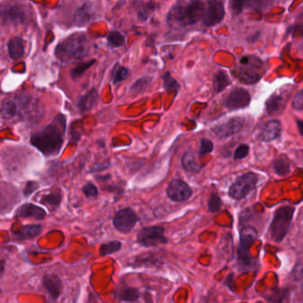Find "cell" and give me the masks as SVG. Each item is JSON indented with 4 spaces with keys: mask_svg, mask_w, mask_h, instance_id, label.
Wrapping results in <instances>:
<instances>
[{
    "mask_svg": "<svg viewBox=\"0 0 303 303\" xmlns=\"http://www.w3.org/2000/svg\"><path fill=\"white\" fill-rule=\"evenodd\" d=\"M64 130V118L59 116L54 123L35 133L31 137V144L45 155L57 154L62 146Z\"/></svg>",
    "mask_w": 303,
    "mask_h": 303,
    "instance_id": "6da1fadb",
    "label": "cell"
},
{
    "mask_svg": "<svg viewBox=\"0 0 303 303\" xmlns=\"http://www.w3.org/2000/svg\"><path fill=\"white\" fill-rule=\"evenodd\" d=\"M204 8L203 0H190L186 4L177 3L168 12L167 21L171 26L175 24L186 27L196 24L202 20Z\"/></svg>",
    "mask_w": 303,
    "mask_h": 303,
    "instance_id": "7a4b0ae2",
    "label": "cell"
},
{
    "mask_svg": "<svg viewBox=\"0 0 303 303\" xmlns=\"http://www.w3.org/2000/svg\"><path fill=\"white\" fill-rule=\"evenodd\" d=\"M258 232L252 226H245L240 230L238 250V267L242 272H250L258 269L260 264L250 253V246L257 240Z\"/></svg>",
    "mask_w": 303,
    "mask_h": 303,
    "instance_id": "3957f363",
    "label": "cell"
},
{
    "mask_svg": "<svg viewBox=\"0 0 303 303\" xmlns=\"http://www.w3.org/2000/svg\"><path fill=\"white\" fill-rule=\"evenodd\" d=\"M232 72L241 83L254 84L263 78L266 73V67L263 60L255 55H245L239 59Z\"/></svg>",
    "mask_w": 303,
    "mask_h": 303,
    "instance_id": "277c9868",
    "label": "cell"
},
{
    "mask_svg": "<svg viewBox=\"0 0 303 303\" xmlns=\"http://www.w3.org/2000/svg\"><path fill=\"white\" fill-rule=\"evenodd\" d=\"M89 51L86 37L84 34L71 35L56 47V56L61 60L85 58Z\"/></svg>",
    "mask_w": 303,
    "mask_h": 303,
    "instance_id": "5b68a950",
    "label": "cell"
},
{
    "mask_svg": "<svg viewBox=\"0 0 303 303\" xmlns=\"http://www.w3.org/2000/svg\"><path fill=\"white\" fill-rule=\"evenodd\" d=\"M294 211L295 209L289 206L280 207L275 211L273 220L269 228L270 237L274 242H282L288 233Z\"/></svg>",
    "mask_w": 303,
    "mask_h": 303,
    "instance_id": "8992f818",
    "label": "cell"
},
{
    "mask_svg": "<svg viewBox=\"0 0 303 303\" xmlns=\"http://www.w3.org/2000/svg\"><path fill=\"white\" fill-rule=\"evenodd\" d=\"M258 183V175L248 172L239 176L229 187V194L234 200H243L254 190Z\"/></svg>",
    "mask_w": 303,
    "mask_h": 303,
    "instance_id": "52a82bcc",
    "label": "cell"
},
{
    "mask_svg": "<svg viewBox=\"0 0 303 303\" xmlns=\"http://www.w3.org/2000/svg\"><path fill=\"white\" fill-rule=\"evenodd\" d=\"M167 241L164 236V229L161 226L145 227L137 234V243L143 247L158 246L166 244Z\"/></svg>",
    "mask_w": 303,
    "mask_h": 303,
    "instance_id": "ba28073f",
    "label": "cell"
},
{
    "mask_svg": "<svg viewBox=\"0 0 303 303\" xmlns=\"http://www.w3.org/2000/svg\"><path fill=\"white\" fill-rule=\"evenodd\" d=\"M29 17V10L23 5L15 4L0 7V19L8 25L18 26L25 22Z\"/></svg>",
    "mask_w": 303,
    "mask_h": 303,
    "instance_id": "9c48e42d",
    "label": "cell"
},
{
    "mask_svg": "<svg viewBox=\"0 0 303 303\" xmlns=\"http://www.w3.org/2000/svg\"><path fill=\"white\" fill-rule=\"evenodd\" d=\"M202 22L206 27H213L221 23L225 17V8L222 0H206Z\"/></svg>",
    "mask_w": 303,
    "mask_h": 303,
    "instance_id": "30bf717a",
    "label": "cell"
},
{
    "mask_svg": "<svg viewBox=\"0 0 303 303\" xmlns=\"http://www.w3.org/2000/svg\"><path fill=\"white\" fill-rule=\"evenodd\" d=\"M99 6L93 1H86L75 12L74 22L77 26H85L99 17Z\"/></svg>",
    "mask_w": 303,
    "mask_h": 303,
    "instance_id": "8fae6325",
    "label": "cell"
},
{
    "mask_svg": "<svg viewBox=\"0 0 303 303\" xmlns=\"http://www.w3.org/2000/svg\"><path fill=\"white\" fill-rule=\"evenodd\" d=\"M138 221L136 213L132 208H126L116 213L113 225L117 230L122 233H128L133 230Z\"/></svg>",
    "mask_w": 303,
    "mask_h": 303,
    "instance_id": "7c38bea8",
    "label": "cell"
},
{
    "mask_svg": "<svg viewBox=\"0 0 303 303\" xmlns=\"http://www.w3.org/2000/svg\"><path fill=\"white\" fill-rule=\"evenodd\" d=\"M191 187L180 179H174L166 187V194L170 200L176 202L188 201L192 195Z\"/></svg>",
    "mask_w": 303,
    "mask_h": 303,
    "instance_id": "4fadbf2b",
    "label": "cell"
},
{
    "mask_svg": "<svg viewBox=\"0 0 303 303\" xmlns=\"http://www.w3.org/2000/svg\"><path fill=\"white\" fill-rule=\"evenodd\" d=\"M251 101L250 93L242 88H235L224 98V106L229 110H238L248 107Z\"/></svg>",
    "mask_w": 303,
    "mask_h": 303,
    "instance_id": "5bb4252c",
    "label": "cell"
},
{
    "mask_svg": "<svg viewBox=\"0 0 303 303\" xmlns=\"http://www.w3.org/2000/svg\"><path fill=\"white\" fill-rule=\"evenodd\" d=\"M30 103V98L27 96H15L5 100L1 106L0 113L5 118H13L27 108Z\"/></svg>",
    "mask_w": 303,
    "mask_h": 303,
    "instance_id": "9a60e30c",
    "label": "cell"
},
{
    "mask_svg": "<svg viewBox=\"0 0 303 303\" xmlns=\"http://www.w3.org/2000/svg\"><path fill=\"white\" fill-rule=\"evenodd\" d=\"M244 121L240 117L230 118L226 122H222L212 129L217 137H228L240 132L243 128Z\"/></svg>",
    "mask_w": 303,
    "mask_h": 303,
    "instance_id": "2e32d148",
    "label": "cell"
},
{
    "mask_svg": "<svg viewBox=\"0 0 303 303\" xmlns=\"http://www.w3.org/2000/svg\"><path fill=\"white\" fill-rule=\"evenodd\" d=\"M272 0H229V8L233 15H239L245 9H262Z\"/></svg>",
    "mask_w": 303,
    "mask_h": 303,
    "instance_id": "e0dca14e",
    "label": "cell"
},
{
    "mask_svg": "<svg viewBox=\"0 0 303 303\" xmlns=\"http://www.w3.org/2000/svg\"><path fill=\"white\" fill-rule=\"evenodd\" d=\"M282 127L279 120H270L266 122L260 133V137L262 141L269 143L279 138L281 135Z\"/></svg>",
    "mask_w": 303,
    "mask_h": 303,
    "instance_id": "ac0fdd59",
    "label": "cell"
},
{
    "mask_svg": "<svg viewBox=\"0 0 303 303\" xmlns=\"http://www.w3.org/2000/svg\"><path fill=\"white\" fill-rule=\"evenodd\" d=\"M286 100L282 94L273 93L266 101V111L269 115L279 114L285 108Z\"/></svg>",
    "mask_w": 303,
    "mask_h": 303,
    "instance_id": "d6986e66",
    "label": "cell"
},
{
    "mask_svg": "<svg viewBox=\"0 0 303 303\" xmlns=\"http://www.w3.org/2000/svg\"><path fill=\"white\" fill-rule=\"evenodd\" d=\"M42 283L46 291L54 299H57L61 293L62 284L60 279L55 275H45L42 279Z\"/></svg>",
    "mask_w": 303,
    "mask_h": 303,
    "instance_id": "ffe728a7",
    "label": "cell"
},
{
    "mask_svg": "<svg viewBox=\"0 0 303 303\" xmlns=\"http://www.w3.org/2000/svg\"><path fill=\"white\" fill-rule=\"evenodd\" d=\"M16 216L20 217H31L38 220H42L45 217V211L38 206L33 204H25L18 208L15 213Z\"/></svg>",
    "mask_w": 303,
    "mask_h": 303,
    "instance_id": "44dd1931",
    "label": "cell"
},
{
    "mask_svg": "<svg viewBox=\"0 0 303 303\" xmlns=\"http://www.w3.org/2000/svg\"><path fill=\"white\" fill-rule=\"evenodd\" d=\"M162 263L161 257L157 254H143L138 255L134 258L133 264H131L134 268L141 267H159Z\"/></svg>",
    "mask_w": 303,
    "mask_h": 303,
    "instance_id": "7402d4cb",
    "label": "cell"
},
{
    "mask_svg": "<svg viewBox=\"0 0 303 303\" xmlns=\"http://www.w3.org/2000/svg\"><path fill=\"white\" fill-rule=\"evenodd\" d=\"M182 163L184 169L189 172H199L203 169V165L200 163L199 155L192 152H188L184 154L182 159Z\"/></svg>",
    "mask_w": 303,
    "mask_h": 303,
    "instance_id": "603a6c76",
    "label": "cell"
},
{
    "mask_svg": "<svg viewBox=\"0 0 303 303\" xmlns=\"http://www.w3.org/2000/svg\"><path fill=\"white\" fill-rule=\"evenodd\" d=\"M98 99H99L98 93L96 92L95 89H93L80 98V101H79V108L83 112L90 110L95 108L96 104L98 103Z\"/></svg>",
    "mask_w": 303,
    "mask_h": 303,
    "instance_id": "cb8c5ba5",
    "label": "cell"
},
{
    "mask_svg": "<svg viewBox=\"0 0 303 303\" xmlns=\"http://www.w3.org/2000/svg\"><path fill=\"white\" fill-rule=\"evenodd\" d=\"M42 227L40 225H26L14 232L17 240H30L40 234Z\"/></svg>",
    "mask_w": 303,
    "mask_h": 303,
    "instance_id": "d4e9b609",
    "label": "cell"
},
{
    "mask_svg": "<svg viewBox=\"0 0 303 303\" xmlns=\"http://www.w3.org/2000/svg\"><path fill=\"white\" fill-rule=\"evenodd\" d=\"M117 297L124 303H135L140 298L139 290L131 286H123L118 290Z\"/></svg>",
    "mask_w": 303,
    "mask_h": 303,
    "instance_id": "484cf974",
    "label": "cell"
},
{
    "mask_svg": "<svg viewBox=\"0 0 303 303\" xmlns=\"http://www.w3.org/2000/svg\"><path fill=\"white\" fill-rule=\"evenodd\" d=\"M8 52L11 58L13 59H19L24 55V44L22 39L19 38H14L9 40Z\"/></svg>",
    "mask_w": 303,
    "mask_h": 303,
    "instance_id": "4316f807",
    "label": "cell"
},
{
    "mask_svg": "<svg viewBox=\"0 0 303 303\" xmlns=\"http://www.w3.org/2000/svg\"><path fill=\"white\" fill-rule=\"evenodd\" d=\"M152 83V77L145 76L136 80L130 88V93L133 95H140L144 93Z\"/></svg>",
    "mask_w": 303,
    "mask_h": 303,
    "instance_id": "83f0119b",
    "label": "cell"
},
{
    "mask_svg": "<svg viewBox=\"0 0 303 303\" xmlns=\"http://www.w3.org/2000/svg\"><path fill=\"white\" fill-rule=\"evenodd\" d=\"M230 83L231 82L228 75L222 70H219L218 72L214 75L213 84H214V91L216 93H222L229 85H230Z\"/></svg>",
    "mask_w": 303,
    "mask_h": 303,
    "instance_id": "f1b7e54d",
    "label": "cell"
},
{
    "mask_svg": "<svg viewBox=\"0 0 303 303\" xmlns=\"http://www.w3.org/2000/svg\"><path fill=\"white\" fill-rule=\"evenodd\" d=\"M273 167L274 170L279 176H283L288 175L290 172V162H289L288 157L285 154L280 155L274 162Z\"/></svg>",
    "mask_w": 303,
    "mask_h": 303,
    "instance_id": "f546056e",
    "label": "cell"
},
{
    "mask_svg": "<svg viewBox=\"0 0 303 303\" xmlns=\"http://www.w3.org/2000/svg\"><path fill=\"white\" fill-rule=\"evenodd\" d=\"M129 76V69L120 66V64H117L112 71L111 78L113 83H119L125 80Z\"/></svg>",
    "mask_w": 303,
    "mask_h": 303,
    "instance_id": "4dcf8cb0",
    "label": "cell"
},
{
    "mask_svg": "<svg viewBox=\"0 0 303 303\" xmlns=\"http://www.w3.org/2000/svg\"><path fill=\"white\" fill-rule=\"evenodd\" d=\"M288 289H276L272 293L268 294L266 299L271 303H283L288 298Z\"/></svg>",
    "mask_w": 303,
    "mask_h": 303,
    "instance_id": "1f68e13d",
    "label": "cell"
},
{
    "mask_svg": "<svg viewBox=\"0 0 303 303\" xmlns=\"http://www.w3.org/2000/svg\"><path fill=\"white\" fill-rule=\"evenodd\" d=\"M162 79H163V82H164L163 86H164V90L166 92H168V93H173L174 92L175 93L179 92L180 88H181L180 83L172 76V75H171L170 72L164 73V76H162Z\"/></svg>",
    "mask_w": 303,
    "mask_h": 303,
    "instance_id": "d6a6232c",
    "label": "cell"
},
{
    "mask_svg": "<svg viewBox=\"0 0 303 303\" xmlns=\"http://www.w3.org/2000/svg\"><path fill=\"white\" fill-rule=\"evenodd\" d=\"M107 40H108L109 47L111 48H120L124 45V42H125L124 36L119 31L109 32L107 37Z\"/></svg>",
    "mask_w": 303,
    "mask_h": 303,
    "instance_id": "836d02e7",
    "label": "cell"
},
{
    "mask_svg": "<svg viewBox=\"0 0 303 303\" xmlns=\"http://www.w3.org/2000/svg\"><path fill=\"white\" fill-rule=\"evenodd\" d=\"M61 201V194L59 191H55V192H51L49 194L43 196L40 202L48 206L49 208H55L60 205Z\"/></svg>",
    "mask_w": 303,
    "mask_h": 303,
    "instance_id": "e575fe53",
    "label": "cell"
},
{
    "mask_svg": "<svg viewBox=\"0 0 303 303\" xmlns=\"http://www.w3.org/2000/svg\"><path fill=\"white\" fill-rule=\"evenodd\" d=\"M122 247V243L118 240L110 241L109 243L102 244L100 246V254L101 256L109 255L116 252H119Z\"/></svg>",
    "mask_w": 303,
    "mask_h": 303,
    "instance_id": "d590c367",
    "label": "cell"
},
{
    "mask_svg": "<svg viewBox=\"0 0 303 303\" xmlns=\"http://www.w3.org/2000/svg\"><path fill=\"white\" fill-rule=\"evenodd\" d=\"M223 205V202L222 201L221 197L217 194V193H212L210 196V199H209L208 208L210 212H218L221 210L222 207Z\"/></svg>",
    "mask_w": 303,
    "mask_h": 303,
    "instance_id": "8d00e7d4",
    "label": "cell"
},
{
    "mask_svg": "<svg viewBox=\"0 0 303 303\" xmlns=\"http://www.w3.org/2000/svg\"><path fill=\"white\" fill-rule=\"evenodd\" d=\"M95 63V59H92L86 63L81 64L80 66H78L77 68L71 70V77L73 79H77L80 77L83 74L85 73L90 67H92Z\"/></svg>",
    "mask_w": 303,
    "mask_h": 303,
    "instance_id": "74e56055",
    "label": "cell"
},
{
    "mask_svg": "<svg viewBox=\"0 0 303 303\" xmlns=\"http://www.w3.org/2000/svg\"><path fill=\"white\" fill-rule=\"evenodd\" d=\"M214 150V143L208 138H202L200 141V148H199V155L203 156L208 154Z\"/></svg>",
    "mask_w": 303,
    "mask_h": 303,
    "instance_id": "f35d334b",
    "label": "cell"
},
{
    "mask_svg": "<svg viewBox=\"0 0 303 303\" xmlns=\"http://www.w3.org/2000/svg\"><path fill=\"white\" fill-rule=\"evenodd\" d=\"M155 10V5L153 3H149L148 5L143 6L141 10L138 12L137 18L141 21H145L148 20L150 15L152 14V12Z\"/></svg>",
    "mask_w": 303,
    "mask_h": 303,
    "instance_id": "ab89813d",
    "label": "cell"
},
{
    "mask_svg": "<svg viewBox=\"0 0 303 303\" xmlns=\"http://www.w3.org/2000/svg\"><path fill=\"white\" fill-rule=\"evenodd\" d=\"M250 147L247 144H241L234 152V160H242L248 155Z\"/></svg>",
    "mask_w": 303,
    "mask_h": 303,
    "instance_id": "60d3db41",
    "label": "cell"
},
{
    "mask_svg": "<svg viewBox=\"0 0 303 303\" xmlns=\"http://www.w3.org/2000/svg\"><path fill=\"white\" fill-rule=\"evenodd\" d=\"M83 191L85 196L89 199H96L98 197V190L97 187L93 184H87L84 186Z\"/></svg>",
    "mask_w": 303,
    "mask_h": 303,
    "instance_id": "b9f144b4",
    "label": "cell"
},
{
    "mask_svg": "<svg viewBox=\"0 0 303 303\" xmlns=\"http://www.w3.org/2000/svg\"><path fill=\"white\" fill-rule=\"evenodd\" d=\"M293 108L294 110L302 111L303 108V92L301 90L293 98Z\"/></svg>",
    "mask_w": 303,
    "mask_h": 303,
    "instance_id": "7bdbcfd3",
    "label": "cell"
},
{
    "mask_svg": "<svg viewBox=\"0 0 303 303\" xmlns=\"http://www.w3.org/2000/svg\"><path fill=\"white\" fill-rule=\"evenodd\" d=\"M296 122H297V125H298L299 132H300L301 136H303V121H302V120H300V119H297V120H296Z\"/></svg>",
    "mask_w": 303,
    "mask_h": 303,
    "instance_id": "ee69618b",
    "label": "cell"
},
{
    "mask_svg": "<svg viewBox=\"0 0 303 303\" xmlns=\"http://www.w3.org/2000/svg\"><path fill=\"white\" fill-rule=\"evenodd\" d=\"M259 37H260V33L257 32V33H255V34L253 35L252 37L248 38H247V41H248V42H255V41H257V40H258Z\"/></svg>",
    "mask_w": 303,
    "mask_h": 303,
    "instance_id": "f6af8a7d",
    "label": "cell"
},
{
    "mask_svg": "<svg viewBox=\"0 0 303 303\" xmlns=\"http://www.w3.org/2000/svg\"><path fill=\"white\" fill-rule=\"evenodd\" d=\"M5 261L4 260H2V261H0V277L4 274V271H5Z\"/></svg>",
    "mask_w": 303,
    "mask_h": 303,
    "instance_id": "bcb514c9",
    "label": "cell"
},
{
    "mask_svg": "<svg viewBox=\"0 0 303 303\" xmlns=\"http://www.w3.org/2000/svg\"><path fill=\"white\" fill-rule=\"evenodd\" d=\"M0 293H1V288H0Z\"/></svg>",
    "mask_w": 303,
    "mask_h": 303,
    "instance_id": "7dc6e473",
    "label": "cell"
}]
</instances>
